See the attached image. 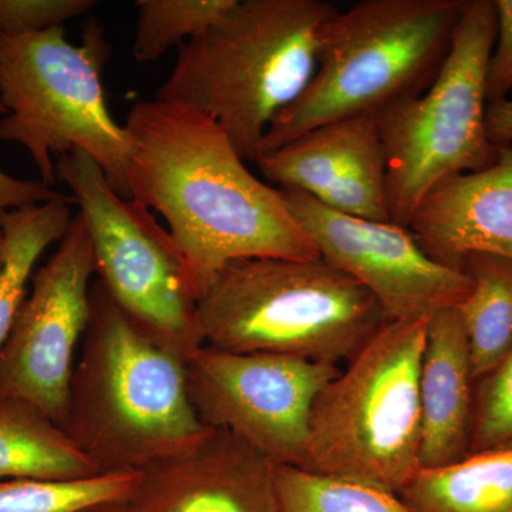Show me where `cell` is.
Segmentation results:
<instances>
[{"instance_id":"obj_1","label":"cell","mask_w":512,"mask_h":512,"mask_svg":"<svg viewBox=\"0 0 512 512\" xmlns=\"http://www.w3.org/2000/svg\"><path fill=\"white\" fill-rule=\"evenodd\" d=\"M124 126L134 144L130 198L170 225L198 301L231 262L318 258L281 190L248 170L210 117L154 99L133 106Z\"/></svg>"},{"instance_id":"obj_2","label":"cell","mask_w":512,"mask_h":512,"mask_svg":"<svg viewBox=\"0 0 512 512\" xmlns=\"http://www.w3.org/2000/svg\"><path fill=\"white\" fill-rule=\"evenodd\" d=\"M62 429L100 474L183 456L212 430L192 407L187 362L136 328L99 279Z\"/></svg>"},{"instance_id":"obj_3","label":"cell","mask_w":512,"mask_h":512,"mask_svg":"<svg viewBox=\"0 0 512 512\" xmlns=\"http://www.w3.org/2000/svg\"><path fill=\"white\" fill-rule=\"evenodd\" d=\"M338 10L323 0H238L224 19L178 47L156 100L210 117L239 157L256 163L266 131L311 82L320 29Z\"/></svg>"},{"instance_id":"obj_4","label":"cell","mask_w":512,"mask_h":512,"mask_svg":"<svg viewBox=\"0 0 512 512\" xmlns=\"http://www.w3.org/2000/svg\"><path fill=\"white\" fill-rule=\"evenodd\" d=\"M466 0H363L330 16L315 74L266 131L259 156L312 128L426 92L446 62ZM259 158V157H258Z\"/></svg>"},{"instance_id":"obj_5","label":"cell","mask_w":512,"mask_h":512,"mask_svg":"<svg viewBox=\"0 0 512 512\" xmlns=\"http://www.w3.org/2000/svg\"><path fill=\"white\" fill-rule=\"evenodd\" d=\"M205 345L339 366L387 322L376 299L325 259L231 262L198 301Z\"/></svg>"},{"instance_id":"obj_6","label":"cell","mask_w":512,"mask_h":512,"mask_svg":"<svg viewBox=\"0 0 512 512\" xmlns=\"http://www.w3.org/2000/svg\"><path fill=\"white\" fill-rule=\"evenodd\" d=\"M111 45L96 19L72 45L63 26L0 35V140L25 147L40 181L56 183L53 156L79 150L93 158L113 190L127 200L134 144L126 126L111 117L103 69Z\"/></svg>"},{"instance_id":"obj_7","label":"cell","mask_w":512,"mask_h":512,"mask_svg":"<svg viewBox=\"0 0 512 512\" xmlns=\"http://www.w3.org/2000/svg\"><path fill=\"white\" fill-rule=\"evenodd\" d=\"M429 319L384 323L320 392L303 470L396 495L419 473V382Z\"/></svg>"},{"instance_id":"obj_8","label":"cell","mask_w":512,"mask_h":512,"mask_svg":"<svg viewBox=\"0 0 512 512\" xmlns=\"http://www.w3.org/2000/svg\"><path fill=\"white\" fill-rule=\"evenodd\" d=\"M497 37L494 0H466L446 62L426 92L380 111L390 220L400 227L453 175L491 167L487 69Z\"/></svg>"},{"instance_id":"obj_9","label":"cell","mask_w":512,"mask_h":512,"mask_svg":"<svg viewBox=\"0 0 512 512\" xmlns=\"http://www.w3.org/2000/svg\"><path fill=\"white\" fill-rule=\"evenodd\" d=\"M56 177L80 207L94 271L113 301L148 338L187 362L205 339L187 262L171 232L140 202L117 194L83 151L57 157Z\"/></svg>"},{"instance_id":"obj_10","label":"cell","mask_w":512,"mask_h":512,"mask_svg":"<svg viewBox=\"0 0 512 512\" xmlns=\"http://www.w3.org/2000/svg\"><path fill=\"white\" fill-rule=\"evenodd\" d=\"M340 367L204 345L187 360L188 393L208 429L225 430L275 466L302 468L316 397Z\"/></svg>"},{"instance_id":"obj_11","label":"cell","mask_w":512,"mask_h":512,"mask_svg":"<svg viewBox=\"0 0 512 512\" xmlns=\"http://www.w3.org/2000/svg\"><path fill=\"white\" fill-rule=\"evenodd\" d=\"M94 255L83 215L32 276V292L0 349V400L35 404L62 427L76 352L90 316Z\"/></svg>"},{"instance_id":"obj_12","label":"cell","mask_w":512,"mask_h":512,"mask_svg":"<svg viewBox=\"0 0 512 512\" xmlns=\"http://www.w3.org/2000/svg\"><path fill=\"white\" fill-rule=\"evenodd\" d=\"M320 258L359 282L387 322L431 318L471 292L461 269L434 261L409 228L330 210L301 191L279 188Z\"/></svg>"},{"instance_id":"obj_13","label":"cell","mask_w":512,"mask_h":512,"mask_svg":"<svg viewBox=\"0 0 512 512\" xmlns=\"http://www.w3.org/2000/svg\"><path fill=\"white\" fill-rule=\"evenodd\" d=\"M269 183L301 191L330 210L392 222L386 157L376 114L312 128L256 160Z\"/></svg>"},{"instance_id":"obj_14","label":"cell","mask_w":512,"mask_h":512,"mask_svg":"<svg viewBox=\"0 0 512 512\" xmlns=\"http://www.w3.org/2000/svg\"><path fill=\"white\" fill-rule=\"evenodd\" d=\"M275 464L225 430L140 471L127 512H281Z\"/></svg>"},{"instance_id":"obj_15","label":"cell","mask_w":512,"mask_h":512,"mask_svg":"<svg viewBox=\"0 0 512 512\" xmlns=\"http://www.w3.org/2000/svg\"><path fill=\"white\" fill-rule=\"evenodd\" d=\"M407 228L434 261L458 268L464 256L512 259V146L491 167L453 175L424 197Z\"/></svg>"},{"instance_id":"obj_16","label":"cell","mask_w":512,"mask_h":512,"mask_svg":"<svg viewBox=\"0 0 512 512\" xmlns=\"http://www.w3.org/2000/svg\"><path fill=\"white\" fill-rule=\"evenodd\" d=\"M419 392L421 468L470 456L476 379L458 308L436 312L427 323Z\"/></svg>"},{"instance_id":"obj_17","label":"cell","mask_w":512,"mask_h":512,"mask_svg":"<svg viewBox=\"0 0 512 512\" xmlns=\"http://www.w3.org/2000/svg\"><path fill=\"white\" fill-rule=\"evenodd\" d=\"M399 497L412 512H512V443L421 468Z\"/></svg>"},{"instance_id":"obj_18","label":"cell","mask_w":512,"mask_h":512,"mask_svg":"<svg viewBox=\"0 0 512 512\" xmlns=\"http://www.w3.org/2000/svg\"><path fill=\"white\" fill-rule=\"evenodd\" d=\"M99 474L62 427L35 404L0 400V480L72 481Z\"/></svg>"},{"instance_id":"obj_19","label":"cell","mask_w":512,"mask_h":512,"mask_svg":"<svg viewBox=\"0 0 512 512\" xmlns=\"http://www.w3.org/2000/svg\"><path fill=\"white\" fill-rule=\"evenodd\" d=\"M458 268L473 284L458 311L477 382L494 370L512 348V259L470 254L464 256Z\"/></svg>"},{"instance_id":"obj_20","label":"cell","mask_w":512,"mask_h":512,"mask_svg":"<svg viewBox=\"0 0 512 512\" xmlns=\"http://www.w3.org/2000/svg\"><path fill=\"white\" fill-rule=\"evenodd\" d=\"M70 222V202L66 201L47 202L0 215V229L5 237V264L0 276V349L25 301L26 286L37 259L53 242L62 241Z\"/></svg>"},{"instance_id":"obj_21","label":"cell","mask_w":512,"mask_h":512,"mask_svg":"<svg viewBox=\"0 0 512 512\" xmlns=\"http://www.w3.org/2000/svg\"><path fill=\"white\" fill-rule=\"evenodd\" d=\"M138 476L140 471H124L72 481L0 480V512H80L92 505L123 501Z\"/></svg>"},{"instance_id":"obj_22","label":"cell","mask_w":512,"mask_h":512,"mask_svg":"<svg viewBox=\"0 0 512 512\" xmlns=\"http://www.w3.org/2000/svg\"><path fill=\"white\" fill-rule=\"evenodd\" d=\"M281 512H412L399 495L303 468L276 466Z\"/></svg>"},{"instance_id":"obj_23","label":"cell","mask_w":512,"mask_h":512,"mask_svg":"<svg viewBox=\"0 0 512 512\" xmlns=\"http://www.w3.org/2000/svg\"><path fill=\"white\" fill-rule=\"evenodd\" d=\"M238 0H140L134 59L151 63L220 22Z\"/></svg>"},{"instance_id":"obj_24","label":"cell","mask_w":512,"mask_h":512,"mask_svg":"<svg viewBox=\"0 0 512 512\" xmlns=\"http://www.w3.org/2000/svg\"><path fill=\"white\" fill-rule=\"evenodd\" d=\"M512 443V348L476 382L471 453Z\"/></svg>"},{"instance_id":"obj_25","label":"cell","mask_w":512,"mask_h":512,"mask_svg":"<svg viewBox=\"0 0 512 512\" xmlns=\"http://www.w3.org/2000/svg\"><path fill=\"white\" fill-rule=\"evenodd\" d=\"M96 5L94 0H0V35H28L59 28Z\"/></svg>"},{"instance_id":"obj_26","label":"cell","mask_w":512,"mask_h":512,"mask_svg":"<svg viewBox=\"0 0 512 512\" xmlns=\"http://www.w3.org/2000/svg\"><path fill=\"white\" fill-rule=\"evenodd\" d=\"M497 37L487 69L488 103L507 99L512 90V0H494Z\"/></svg>"},{"instance_id":"obj_27","label":"cell","mask_w":512,"mask_h":512,"mask_svg":"<svg viewBox=\"0 0 512 512\" xmlns=\"http://www.w3.org/2000/svg\"><path fill=\"white\" fill-rule=\"evenodd\" d=\"M53 201L74 204L72 195L52 190V187L40 180H19L0 170V215Z\"/></svg>"},{"instance_id":"obj_28","label":"cell","mask_w":512,"mask_h":512,"mask_svg":"<svg viewBox=\"0 0 512 512\" xmlns=\"http://www.w3.org/2000/svg\"><path fill=\"white\" fill-rule=\"evenodd\" d=\"M485 121L488 138L494 146H512V99L488 103Z\"/></svg>"},{"instance_id":"obj_29","label":"cell","mask_w":512,"mask_h":512,"mask_svg":"<svg viewBox=\"0 0 512 512\" xmlns=\"http://www.w3.org/2000/svg\"><path fill=\"white\" fill-rule=\"evenodd\" d=\"M80 512H127L123 501H111V503H101L84 508Z\"/></svg>"},{"instance_id":"obj_30","label":"cell","mask_w":512,"mask_h":512,"mask_svg":"<svg viewBox=\"0 0 512 512\" xmlns=\"http://www.w3.org/2000/svg\"><path fill=\"white\" fill-rule=\"evenodd\" d=\"M3 264H5V237L0 229V276H2Z\"/></svg>"}]
</instances>
